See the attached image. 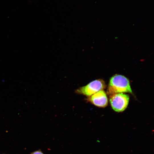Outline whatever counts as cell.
<instances>
[{
	"mask_svg": "<svg viewBox=\"0 0 154 154\" xmlns=\"http://www.w3.org/2000/svg\"><path fill=\"white\" fill-rule=\"evenodd\" d=\"M128 95L118 93L110 95V102L112 107L115 111L121 112L127 108L129 102Z\"/></svg>",
	"mask_w": 154,
	"mask_h": 154,
	"instance_id": "3957f363",
	"label": "cell"
},
{
	"mask_svg": "<svg viewBox=\"0 0 154 154\" xmlns=\"http://www.w3.org/2000/svg\"><path fill=\"white\" fill-rule=\"evenodd\" d=\"M31 154H44L40 150L35 151L33 152Z\"/></svg>",
	"mask_w": 154,
	"mask_h": 154,
	"instance_id": "5b68a950",
	"label": "cell"
},
{
	"mask_svg": "<svg viewBox=\"0 0 154 154\" xmlns=\"http://www.w3.org/2000/svg\"><path fill=\"white\" fill-rule=\"evenodd\" d=\"M106 87L105 83L101 79L92 81L86 86L80 87L75 91L76 94L90 97Z\"/></svg>",
	"mask_w": 154,
	"mask_h": 154,
	"instance_id": "7a4b0ae2",
	"label": "cell"
},
{
	"mask_svg": "<svg viewBox=\"0 0 154 154\" xmlns=\"http://www.w3.org/2000/svg\"><path fill=\"white\" fill-rule=\"evenodd\" d=\"M87 100L95 106L100 107H105L108 104L106 94L103 90H100L89 97Z\"/></svg>",
	"mask_w": 154,
	"mask_h": 154,
	"instance_id": "277c9868",
	"label": "cell"
},
{
	"mask_svg": "<svg viewBox=\"0 0 154 154\" xmlns=\"http://www.w3.org/2000/svg\"><path fill=\"white\" fill-rule=\"evenodd\" d=\"M123 92L132 93L129 82L125 76L119 74H115L110 80L107 93L110 95Z\"/></svg>",
	"mask_w": 154,
	"mask_h": 154,
	"instance_id": "6da1fadb",
	"label": "cell"
}]
</instances>
